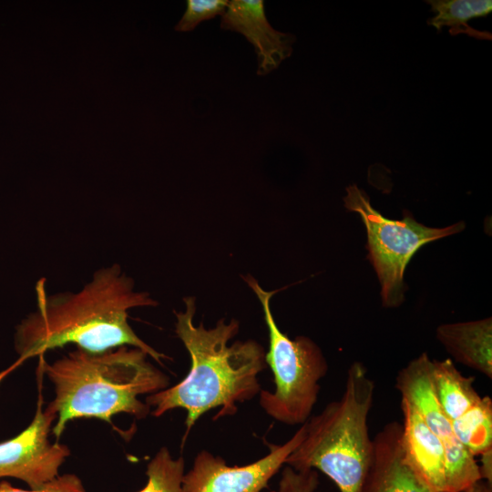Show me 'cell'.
Masks as SVG:
<instances>
[{"instance_id": "obj_18", "label": "cell", "mask_w": 492, "mask_h": 492, "mask_svg": "<svg viewBox=\"0 0 492 492\" xmlns=\"http://www.w3.org/2000/svg\"><path fill=\"white\" fill-rule=\"evenodd\" d=\"M229 5L227 0H189L187 8L175 26L176 31L190 32L200 23L223 15Z\"/></svg>"}, {"instance_id": "obj_10", "label": "cell", "mask_w": 492, "mask_h": 492, "mask_svg": "<svg viewBox=\"0 0 492 492\" xmlns=\"http://www.w3.org/2000/svg\"><path fill=\"white\" fill-rule=\"evenodd\" d=\"M220 27L241 34L253 46L258 59V75L263 76L276 69L292 52L294 36L271 26L262 0L229 2Z\"/></svg>"}, {"instance_id": "obj_19", "label": "cell", "mask_w": 492, "mask_h": 492, "mask_svg": "<svg viewBox=\"0 0 492 492\" xmlns=\"http://www.w3.org/2000/svg\"><path fill=\"white\" fill-rule=\"evenodd\" d=\"M319 475L315 469L297 470L284 465L276 492H315Z\"/></svg>"}, {"instance_id": "obj_23", "label": "cell", "mask_w": 492, "mask_h": 492, "mask_svg": "<svg viewBox=\"0 0 492 492\" xmlns=\"http://www.w3.org/2000/svg\"><path fill=\"white\" fill-rule=\"evenodd\" d=\"M12 370L10 368H7L2 372H0V384L3 381V379L11 372Z\"/></svg>"}, {"instance_id": "obj_16", "label": "cell", "mask_w": 492, "mask_h": 492, "mask_svg": "<svg viewBox=\"0 0 492 492\" xmlns=\"http://www.w3.org/2000/svg\"><path fill=\"white\" fill-rule=\"evenodd\" d=\"M456 439L474 456L492 447V400L482 396L477 404L451 421Z\"/></svg>"}, {"instance_id": "obj_7", "label": "cell", "mask_w": 492, "mask_h": 492, "mask_svg": "<svg viewBox=\"0 0 492 492\" xmlns=\"http://www.w3.org/2000/svg\"><path fill=\"white\" fill-rule=\"evenodd\" d=\"M401 398L410 403L446 452L445 492H461L481 480L475 456L456 439L451 421L439 405L433 383V360L423 353L402 368L395 380Z\"/></svg>"}, {"instance_id": "obj_5", "label": "cell", "mask_w": 492, "mask_h": 492, "mask_svg": "<svg viewBox=\"0 0 492 492\" xmlns=\"http://www.w3.org/2000/svg\"><path fill=\"white\" fill-rule=\"evenodd\" d=\"M257 295L269 331L265 363L272 374L273 392H260V405L273 419L290 425H302L310 417L320 392V381L328 371L320 347L310 338H289L278 327L270 301L277 291L266 292L251 276L244 278Z\"/></svg>"}, {"instance_id": "obj_17", "label": "cell", "mask_w": 492, "mask_h": 492, "mask_svg": "<svg viewBox=\"0 0 492 492\" xmlns=\"http://www.w3.org/2000/svg\"><path fill=\"white\" fill-rule=\"evenodd\" d=\"M184 469L183 457L173 458L169 449L162 447L148 464V481L138 492H184Z\"/></svg>"}, {"instance_id": "obj_11", "label": "cell", "mask_w": 492, "mask_h": 492, "mask_svg": "<svg viewBox=\"0 0 492 492\" xmlns=\"http://www.w3.org/2000/svg\"><path fill=\"white\" fill-rule=\"evenodd\" d=\"M359 492H430L405 460L399 422L387 423L374 437L370 464Z\"/></svg>"}, {"instance_id": "obj_2", "label": "cell", "mask_w": 492, "mask_h": 492, "mask_svg": "<svg viewBox=\"0 0 492 492\" xmlns=\"http://www.w3.org/2000/svg\"><path fill=\"white\" fill-rule=\"evenodd\" d=\"M185 311L175 313V332L191 359L189 374L179 384L153 393L146 404L151 415L183 408L187 412L182 445L197 420L220 407L216 418L233 415L237 403L249 401L261 391L258 374L266 367L263 347L253 340L229 341L239 331V322L223 319L210 329L202 323L195 325V299L184 298Z\"/></svg>"}, {"instance_id": "obj_13", "label": "cell", "mask_w": 492, "mask_h": 492, "mask_svg": "<svg viewBox=\"0 0 492 492\" xmlns=\"http://www.w3.org/2000/svg\"><path fill=\"white\" fill-rule=\"evenodd\" d=\"M436 338L463 365L492 378V319L446 323L436 328Z\"/></svg>"}, {"instance_id": "obj_9", "label": "cell", "mask_w": 492, "mask_h": 492, "mask_svg": "<svg viewBox=\"0 0 492 492\" xmlns=\"http://www.w3.org/2000/svg\"><path fill=\"white\" fill-rule=\"evenodd\" d=\"M55 419V411L49 405L43 410L39 401L30 425L0 443V478H17L30 489H39L59 476L70 450L66 445L49 440Z\"/></svg>"}, {"instance_id": "obj_14", "label": "cell", "mask_w": 492, "mask_h": 492, "mask_svg": "<svg viewBox=\"0 0 492 492\" xmlns=\"http://www.w3.org/2000/svg\"><path fill=\"white\" fill-rule=\"evenodd\" d=\"M475 378L462 374L450 359L433 360V383L440 407L453 421L479 402Z\"/></svg>"}, {"instance_id": "obj_12", "label": "cell", "mask_w": 492, "mask_h": 492, "mask_svg": "<svg viewBox=\"0 0 492 492\" xmlns=\"http://www.w3.org/2000/svg\"><path fill=\"white\" fill-rule=\"evenodd\" d=\"M402 446L405 460L430 492H445L446 452L417 410L401 398Z\"/></svg>"}, {"instance_id": "obj_21", "label": "cell", "mask_w": 492, "mask_h": 492, "mask_svg": "<svg viewBox=\"0 0 492 492\" xmlns=\"http://www.w3.org/2000/svg\"><path fill=\"white\" fill-rule=\"evenodd\" d=\"M480 462H477L481 480L492 486V447L479 455Z\"/></svg>"}, {"instance_id": "obj_3", "label": "cell", "mask_w": 492, "mask_h": 492, "mask_svg": "<svg viewBox=\"0 0 492 492\" xmlns=\"http://www.w3.org/2000/svg\"><path fill=\"white\" fill-rule=\"evenodd\" d=\"M138 348L120 346L102 353L77 348L43 371L52 382L55 398L49 406L56 414L52 433L58 439L76 418H97L111 423L126 413L141 419L150 407L139 400L169 385V377L147 360Z\"/></svg>"}, {"instance_id": "obj_8", "label": "cell", "mask_w": 492, "mask_h": 492, "mask_svg": "<svg viewBox=\"0 0 492 492\" xmlns=\"http://www.w3.org/2000/svg\"><path fill=\"white\" fill-rule=\"evenodd\" d=\"M305 425L282 445L269 444V453L245 466L227 465L209 451H200L192 467L184 474V492H264L269 481L285 465L287 457L304 438ZM276 492V491H269Z\"/></svg>"}, {"instance_id": "obj_6", "label": "cell", "mask_w": 492, "mask_h": 492, "mask_svg": "<svg viewBox=\"0 0 492 492\" xmlns=\"http://www.w3.org/2000/svg\"><path fill=\"white\" fill-rule=\"evenodd\" d=\"M344 206L357 212L367 233L369 259L381 284L384 306L395 307L404 302V273L415 253L436 240L462 231L457 222L445 228H431L417 222L411 214L401 220H389L372 207L368 196L357 186L346 188Z\"/></svg>"}, {"instance_id": "obj_20", "label": "cell", "mask_w": 492, "mask_h": 492, "mask_svg": "<svg viewBox=\"0 0 492 492\" xmlns=\"http://www.w3.org/2000/svg\"><path fill=\"white\" fill-rule=\"evenodd\" d=\"M0 492H86L80 478L75 474L58 476L39 489L25 490L13 487L9 482L0 481Z\"/></svg>"}, {"instance_id": "obj_15", "label": "cell", "mask_w": 492, "mask_h": 492, "mask_svg": "<svg viewBox=\"0 0 492 492\" xmlns=\"http://www.w3.org/2000/svg\"><path fill=\"white\" fill-rule=\"evenodd\" d=\"M426 3L435 13L427 23L437 32L447 26L452 36L466 34L477 39H492L490 32L479 31L468 25L469 20L486 16L492 12L491 0H430Z\"/></svg>"}, {"instance_id": "obj_1", "label": "cell", "mask_w": 492, "mask_h": 492, "mask_svg": "<svg viewBox=\"0 0 492 492\" xmlns=\"http://www.w3.org/2000/svg\"><path fill=\"white\" fill-rule=\"evenodd\" d=\"M133 288V281L118 265L98 270L77 292L48 294L45 281L39 280L36 311L16 328L15 345L19 357L12 366L69 343L89 353L131 346L161 364L167 356L140 339L128 322L130 309L157 302Z\"/></svg>"}, {"instance_id": "obj_22", "label": "cell", "mask_w": 492, "mask_h": 492, "mask_svg": "<svg viewBox=\"0 0 492 492\" xmlns=\"http://www.w3.org/2000/svg\"><path fill=\"white\" fill-rule=\"evenodd\" d=\"M461 492H492V486L483 480H479Z\"/></svg>"}, {"instance_id": "obj_4", "label": "cell", "mask_w": 492, "mask_h": 492, "mask_svg": "<svg viewBox=\"0 0 492 492\" xmlns=\"http://www.w3.org/2000/svg\"><path fill=\"white\" fill-rule=\"evenodd\" d=\"M374 388L365 366L354 363L342 396L304 423V438L285 465L297 470H319L340 492H359L373 451L367 422Z\"/></svg>"}]
</instances>
